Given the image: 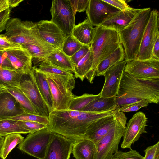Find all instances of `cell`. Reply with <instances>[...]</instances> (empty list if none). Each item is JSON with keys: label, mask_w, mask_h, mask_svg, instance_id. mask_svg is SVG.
I'll use <instances>...</instances> for the list:
<instances>
[{"label": "cell", "mask_w": 159, "mask_h": 159, "mask_svg": "<svg viewBox=\"0 0 159 159\" xmlns=\"http://www.w3.org/2000/svg\"><path fill=\"white\" fill-rule=\"evenodd\" d=\"M22 47L9 41L3 35L0 34V50L4 51L9 49L21 48Z\"/></svg>", "instance_id": "obj_44"}, {"label": "cell", "mask_w": 159, "mask_h": 159, "mask_svg": "<svg viewBox=\"0 0 159 159\" xmlns=\"http://www.w3.org/2000/svg\"><path fill=\"white\" fill-rule=\"evenodd\" d=\"M143 157L135 150L132 149L128 152L118 150L113 155L111 159H143Z\"/></svg>", "instance_id": "obj_39"}, {"label": "cell", "mask_w": 159, "mask_h": 159, "mask_svg": "<svg viewBox=\"0 0 159 159\" xmlns=\"http://www.w3.org/2000/svg\"><path fill=\"white\" fill-rule=\"evenodd\" d=\"M52 134V132L47 128L30 133L17 148L38 159H43Z\"/></svg>", "instance_id": "obj_9"}, {"label": "cell", "mask_w": 159, "mask_h": 159, "mask_svg": "<svg viewBox=\"0 0 159 159\" xmlns=\"http://www.w3.org/2000/svg\"><path fill=\"white\" fill-rule=\"evenodd\" d=\"M95 144L91 140L81 139L74 143L72 153L75 159H96Z\"/></svg>", "instance_id": "obj_22"}, {"label": "cell", "mask_w": 159, "mask_h": 159, "mask_svg": "<svg viewBox=\"0 0 159 159\" xmlns=\"http://www.w3.org/2000/svg\"><path fill=\"white\" fill-rule=\"evenodd\" d=\"M0 68L16 71L11 63L5 56L3 51H0Z\"/></svg>", "instance_id": "obj_46"}, {"label": "cell", "mask_w": 159, "mask_h": 159, "mask_svg": "<svg viewBox=\"0 0 159 159\" xmlns=\"http://www.w3.org/2000/svg\"><path fill=\"white\" fill-rule=\"evenodd\" d=\"M147 119L144 113L139 111L134 114L126 126L123 135L121 148L131 149V145L139 139L141 135L146 133Z\"/></svg>", "instance_id": "obj_13"}, {"label": "cell", "mask_w": 159, "mask_h": 159, "mask_svg": "<svg viewBox=\"0 0 159 159\" xmlns=\"http://www.w3.org/2000/svg\"><path fill=\"white\" fill-rule=\"evenodd\" d=\"M24 139V137L19 133L12 134L5 136L0 151V158L6 159L11 152Z\"/></svg>", "instance_id": "obj_31"}, {"label": "cell", "mask_w": 159, "mask_h": 159, "mask_svg": "<svg viewBox=\"0 0 159 159\" xmlns=\"http://www.w3.org/2000/svg\"><path fill=\"white\" fill-rule=\"evenodd\" d=\"M115 123L96 145V159H111L118 150L126 126L127 118L123 112L116 110Z\"/></svg>", "instance_id": "obj_7"}, {"label": "cell", "mask_w": 159, "mask_h": 159, "mask_svg": "<svg viewBox=\"0 0 159 159\" xmlns=\"http://www.w3.org/2000/svg\"><path fill=\"white\" fill-rule=\"evenodd\" d=\"M159 60V36L155 42L152 51V58Z\"/></svg>", "instance_id": "obj_48"}, {"label": "cell", "mask_w": 159, "mask_h": 159, "mask_svg": "<svg viewBox=\"0 0 159 159\" xmlns=\"http://www.w3.org/2000/svg\"><path fill=\"white\" fill-rule=\"evenodd\" d=\"M159 13L156 10H151L145 27L136 59L146 60L152 58L153 46L159 36Z\"/></svg>", "instance_id": "obj_10"}, {"label": "cell", "mask_w": 159, "mask_h": 159, "mask_svg": "<svg viewBox=\"0 0 159 159\" xmlns=\"http://www.w3.org/2000/svg\"><path fill=\"white\" fill-rule=\"evenodd\" d=\"M73 11L76 12H84L86 11L89 0H69Z\"/></svg>", "instance_id": "obj_43"}, {"label": "cell", "mask_w": 159, "mask_h": 159, "mask_svg": "<svg viewBox=\"0 0 159 159\" xmlns=\"http://www.w3.org/2000/svg\"><path fill=\"white\" fill-rule=\"evenodd\" d=\"M17 121H34L48 125L49 121L48 118L39 115L24 113L18 116L7 119Z\"/></svg>", "instance_id": "obj_37"}, {"label": "cell", "mask_w": 159, "mask_h": 159, "mask_svg": "<svg viewBox=\"0 0 159 159\" xmlns=\"http://www.w3.org/2000/svg\"><path fill=\"white\" fill-rule=\"evenodd\" d=\"M23 0H7L9 7L12 9L18 6Z\"/></svg>", "instance_id": "obj_49"}, {"label": "cell", "mask_w": 159, "mask_h": 159, "mask_svg": "<svg viewBox=\"0 0 159 159\" xmlns=\"http://www.w3.org/2000/svg\"><path fill=\"white\" fill-rule=\"evenodd\" d=\"M148 104L141 102L133 103L120 107L118 111L122 112L136 111L142 107H147Z\"/></svg>", "instance_id": "obj_42"}, {"label": "cell", "mask_w": 159, "mask_h": 159, "mask_svg": "<svg viewBox=\"0 0 159 159\" xmlns=\"http://www.w3.org/2000/svg\"><path fill=\"white\" fill-rule=\"evenodd\" d=\"M16 71L28 74L32 69V58L28 51L23 48H12L3 51Z\"/></svg>", "instance_id": "obj_19"}, {"label": "cell", "mask_w": 159, "mask_h": 159, "mask_svg": "<svg viewBox=\"0 0 159 159\" xmlns=\"http://www.w3.org/2000/svg\"><path fill=\"white\" fill-rule=\"evenodd\" d=\"M100 97V93L97 95L85 93L80 96L75 95L71 101L69 109L82 111L88 105Z\"/></svg>", "instance_id": "obj_34"}, {"label": "cell", "mask_w": 159, "mask_h": 159, "mask_svg": "<svg viewBox=\"0 0 159 159\" xmlns=\"http://www.w3.org/2000/svg\"><path fill=\"white\" fill-rule=\"evenodd\" d=\"M24 113L17 101L11 94L5 90L1 94L0 120L7 119Z\"/></svg>", "instance_id": "obj_21"}, {"label": "cell", "mask_w": 159, "mask_h": 159, "mask_svg": "<svg viewBox=\"0 0 159 159\" xmlns=\"http://www.w3.org/2000/svg\"><path fill=\"white\" fill-rule=\"evenodd\" d=\"M103 1L110 5L119 11L126 9L130 7L125 0H103Z\"/></svg>", "instance_id": "obj_47"}, {"label": "cell", "mask_w": 159, "mask_h": 159, "mask_svg": "<svg viewBox=\"0 0 159 159\" xmlns=\"http://www.w3.org/2000/svg\"><path fill=\"white\" fill-rule=\"evenodd\" d=\"M95 28L88 18L74 27L71 35L83 45L90 46Z\"/></svg>", "instance_id": "obj_25"}, {"label": "cell", "mask_w": 159, "mask_h": 159, "mask_svg": "<svg viewBox=\"0 0 159 159\" xmlns=\"http://www.w3.org/2000/svg\"><path fill=\"white\" fill-rule=\"evenodd\" d=\"M92 63L93 55L90 48L86 55L74 66V77L83 81L90 71Z\"/></svg>", "instance_id": "obj_30"}, {"label": "cell", "mask_w": 159, "mask_h": 159, "mask_svg": "<svg viewBox=\"0 0 159 159\" xmlns=\"http://www.w3.org/2000/svg\"><path fill=\"white\" fill-rule=\"evenodd\" d=\"M151 10L149 7L141 9L126 27L118 31L127 62L137 58Z\"/></svg>", "instance_id": "obj_3"}, {"label": "cell", "mask_w": 159, "mask_h": 159, "mask_svg": "<svg viewBox=\"0 0 159 159\" xmlns=\"http://www.w3.org/2000/svg\"><path fill=\"white\" fill-rule=\"evenodd\" d=\"M0 51H1V50H0Z\"/></svg>", "instance_id": "obj_53"}, {"label": "cell", "mask_w": 159, "mask_h": 159, "mask_svg": "<svg viewBox=\"0 0 159 159\" xmlns=\"http://www.w3.org/2000/svg\"><path fill=\"white\" fill-rule=\"evenodd\" d=\"M127 62L125 59L115 64L105 72L103 75L105 78V82L100 93V96H116Z\"/></svg>", "instance_id": "obj_15"}, {"label": "cell", "mask_w": 159, "mask_h": 159, "mask_svg": "<svg viewBox=\"0 0 159 159\" xmlns=\"http://www.w3.org/2000/svg\"><path fill=\"white\" fill-rule=\"evenodd\" d=\"M90 48V46L83 45L81 48L70 57L74 66H76L87 54Z\"/></svg>", "instance_id": "obj_40"}, {"label": "cell", "mask_w": 159, "mask_h": 159, "mask_svg": "<svg viewBox=\"0 0 159 159\" xmlns=\"http://www.w3.org/2000/svg\"><path fill=\"white\" fill-rule=\"evenodd\" d=\"M86 11L91 23L97 26L120 11L103 0H89Z\"/></svg>", "instance_id": "obj_16"}, {"label": "cell", "mask_w": 159, "mask_h": 159, "mask_svg": "<svg viewBox=\"0 0 159 159\" xmlns=\"http://www.w3.org/2000/svg\"><path fill=\"white\" fill-rule=\"evenodd\" d=\"M21 47L28 51L32 59H37L38 61L45 58L56 49L52 47H46L33 44H26Z\"/></svg>", "instance_id": "obj_33"}, {"label": "cell", "mask_w": 159, "mask_h": 159, "mask_svg": "<svg viewBox=\"0 0 159 159\" xmlns=\"http://www.w3.org/2000/svg\"><path fill=\"white\" fill-rule=\"evenodd\" d=\"M3 35L9 41L21 46L26 44L52 47L41 37L36 22L22 21L17 18L9 19Z\"/></svg>", "instance_id": "obj_5"}, {"label": "cell", "mask_w": 159, "mask_h": 159, "mask_svg": "<svg viewBox=\"0 0 159 159\" xmlns=\"http://www.w3.org/2000/svg\"><path fill=\"white\" fill-rule=\"evenodd\" d=\"M31 71L39 91L50 111H52L53 102L50 87L45 74L39 70L34 66Z\"/></svg>", "instance_id": "obj_24"}, {"label": "cell", "mask_w": 159, "mask_h": 159, "mask_svg": "<svg viewBox=\"0 0 159 159\" xmlns=\"http://www.w3.org/2000/svg\"><path fill=\"white\" fill-rule=\"evenodd\" d=\"M3 88L16 99L25 113L39 115L30 101L18 88L9 86Z\"/></svg>", "instance_id": "obj_28"}, {"label": "cell", "mask_w": 159, "mask_h": 159, "mask_svg": "<svg viewBox=\"0 0 159 159\" xmlns=\"http://www.w3.org/2000/svg\"><path fill=\"white\" fill-rule=\"evenodd\" d=\"M9 8L7 0H0V11Z\"/></svg>", "instance_id": "obj_50"}, {"label": "cell", "mask_w": 159, "mask_h": 159, "mask_svg": "<svg viewBox=\"0 0 159 159\" xmlns=\"http://www.w3.org/2000/svg\"><path fill=\"white\" fill-rule=\"evenodd\" d=\"M29 131L17 124V121L12 120H0V136H5L12 134H26Z\"/></svg>", "instance_id": "obj_32"}, {"label": "cell", "mask_w": 159, "mask_h": 159, "mask_svg": "<svg viewBox=\"0 0 159 159\" xmlns=\"http://www.w3.org/2000/svg\"><path fill=\"white\" fill-rule=\"evenodd\" d=\"M36 23L42 39L55 48L61 50L66 37L61 30L51 21L41 20Z\"/></svg>", "instance_id": "obj_17"}, {"label": "cell", "mask_w": 159, "mask_h": 159, "mask_svg": "<svg viewBox=\"0 0 159 159\" xmlns=\"http://www.w3.org/2000/svg\"><path fill=\"white\" fill-rule=\"evenodd\" d=\"M4 137L0 136V151L3 142L4 141Z\"/></svg>", "instance_id": "obj_51"}, {"label": "cell", "mask_w": 159, "mask_h": 159, "mask_svg": "<svg viewBox=\"0 0 159 159\" xmlns=\"http://www.w3.org/2000/svg\"><path fill=\"white\" fill-rule=\"evenodd\" d=\"M90 48L93 63L90 71L85 78L93 83L99 64L115 51L121 44L118 32L101 25L96 26Z\"/></svg>", "instance_id": "obj_4"}, {"label": "cell", "mask_w": 159, "mask_h": 159, "mask_svg": "<svg viewBox=\"0 0 159 159\" xmlns=\"http://www.w3.org/2000/svg\"><path fill=\"white\" fill-rule=\"evenodd\" d=\"M115 111L101 113L69 109L51 111L47 129L75 142L83 138L93 123L113 114Z\"/></svg>", "instance_id": "obj_1"}, {"label": "cell", "mask_w": 159, "mask_h": 159, "mask_svg": "<svg viewBox=\"0 0 159 159\" xmlns=\"http://www.w3.org/2000/svg\"><path fill=\"white\" fill-rule=\"evenodd\" d=\"M144 152L145 155L143 159H159V142L148 147Z\"/></svg>", "instance_id": "obj_41"}, {"label": "cell", "mask_w": 159, "mask_h": 159, "mask_svg": "<svg viewBox=\"0 0 159 159\" xmlns=\"http://www.w3.org/2000/svg\"><path fill=\"white\" fill-rule=\"evenodd\" d=\"M10 12L9 8L0 11V33L5 30L7 23L10 19Z\"/></svg>", "instance_id": "obj_45"}, {"label": "cell", "mask_w": 159, "mask_h": 159, "mask_svg": "<svg viewBox=\"0 0 159 159\" xmlns=\"http://www.w3.org/2000/svg\"><path fill=\"white\" fill-rule=\"evenodd\" d=\"M140 9L129 7L120 11L105 20L100 25L118 31L126 27Z\"/></svg>", "instance_id": "obj_20"}, {"label": "cell", "mask_w": 159, "mask_h": 159, "mask_svg": "<svg viewBox=\"0 0 159 159\" xmlns=\"http://www.w3.org/2000/svg\"><path fill=\"white\" fill-rule=\"evenodd\" d=\"M23 73L0 68V87L18 88Z\"/></svg>", "instance_id": "obj_29"}, {"label": "cell", "mask_w": 159, "mask_h": 159, "mask_svg": "<svg viewBox=\"0 0 159 159\" xmlns=\"http://www.w3.org/2000/svg\"><path fill=\"white\" fill-rule=\"evenodd\" d=\"M116 97L120 107L139 102L158 104L159 79L148 80L137 79L124 71Z\"/></svg>", "instance_id": "obj_2"}, {"label": "cell", "mask_w": 159, "mask_h": 159, "mask_svg": "<svg viewBox=\"0 0 159 159\" xmlns=\"http://www.w3.org/2000/svg\"><path fill=\"white\" fill-rule=\"evenodd\" d=\"M125 57L124 49L121 44L115 51L99 64L96 70V76L103 75L108 69L124 60Z\"/></svg>", "instance_id": "obj_27"}, {"label": "cell", "mask_w": 159, "mask_h": 159, "mask_svg": "<svg viewBox=\"0 0 159 159\" xmlns=\"http://www.w3.org/2000/svg\"><path fill=\"white\" fill-rule=\"evenodd\" d=\"M50 20L63 32L66 37L71 35L76 14L69 0H53L50 10Z\"/></svg>", "instance_id": "obj_8"}, {"label": "cell", "mask_w": 159, "mask_h": 159, "mask_svg": "<svg viewBox=\"0 0 159 159\" xmlns=\"http://www.w3.org/2000/svg\"><path fill=\"white\" fill-rule=\"evenodd\" d=\"M120 108L116 102V96H100L88 105L82 111L101 113L118 110Z\"/></svg>", "instance_id": "obj_23"}, {"label": "cell", "mask_w": 159, "mask_h": 159, "mask_svg": "<svg viewBox=\"0 0 159 159\" xmlns=\"http://www.w3.org/2000/svg\"><path fill=\"white\" fill-rule=\"evenodd\" d=\"M4 90L3 88L0 87V95Z\"/></svg>", "instance_id": "obj_52"}, {"label": "cell", "mask_w": 159, "mask_h": 159, "mask_svg": "<svg viewBox=\"0 0 159 159\" xmlns=\"http://www.w3.org/2000/svg\"><path fill=\"white\" fill-rule=\"evenodd\" d=\"M18 88L30 101L39 115L49 118L50 111L43 98L31 71L22 75Z\"/></svg>", "instance_id": "obj_11"}, {"label": "cell", "mask_w": 159, "mask_h": 159, "mask_svg": "<svg viewBox=\"0 0 159 159\" xmlns=\"http://www.w3.org/2000/svg\"><path fill=\"white\" fill-rule=\"evenodd\" d=\"M74 141L52 132L43 159H69Z\"/></svg>", "instance_id": "obj_14"}, {"label": "cell", "mask_w": 159, "mask_h": 159, "mask_svg": "<svg viewBox=\"0 0 159 159\" xmlns=\"http://www.w3.org/2000/svg\"><path fill=\"white\" fill-rule=\"evenodd\" d=\"M83 45L71 35L66 37L62 45L61 50L70 57L78 51Z\"/></svg>", "instance_id": "obj_35"}, {"label": "cell", "mask_w": 159, "mask_h": 159, "mask_svg": "<svg viewBox=\"0 0 159 159\" xmlns=\"http://www.w3.org/2000/svg\"><path fill=\"white\" fill-rule=\"evenodd\" d=\"M17 124L29 131L30 133L47 129L48 126V125L44 124L34 121H17Z\"/></svg>", "instance_id": "obj_38"}, {"label": "cell", "mask_w": 159, "mask_h": 159, "mask_svg": "<svg viewBox=\"0 0 159 159\" xmlns=\"http://www.w3.org/2000/svg\"><path fill=\"white\" fill-rule=\"evenodd\" d=\"M48 83L53 102L52 111L69 109L75 95L74 75H60L45 73Z\"/></svg>", "instance_id": "obj_6"}, {"label": "cell", "mask_w": 159, "mask_h": 159, "mask_svg": "<svg viewBox=\"0 0 159 159\" xmlns=\"http://www.w3.org/2000/svg\"><path fill=\"white\" fill-rule=\"evenodd\" d=\"M116 111L113 114L100 118L93 123L88 128L82 139L91 140L96 146L115 123Z\"/></svg>", "instance_id": "obj_18"}, {"label": "cell", "mask_w": 159, "mask_h": 159, "mask_svg": "<svg viewBox=\"0 0 159 159\" xmlns=\"http://www.w3.org/2000/svg\"><path fill=\"white\" fill-rule=\"evenodd\" d=\"M36 67L39 70L45 73L66 76L73 75V72L70 71L58 68L43 61H40L38 67Z\"/></svg>", "instance_id": "obj_36"}, {"label": "cell", "mask_w": 159, "mask_h": 159, "mask_svg": "<svg viewBox=\"0 0 159 159\" xmlns=\"http://www.w3.org/2000/svg\"><path fill=\"white\" fill-rule=\"evenodd\" d=\"M43 61L58 68L70 71L73 73L74 66L70 57L61 50L55 49L45 58L38 62Z\"/></svg>", "instance_id": "obj_26"}, {"label": "cell", "mask_w": 159, "mask_h": 159, "mask_svg": "<svg viewBox=\"0 0 159 159\" xmlns=\"http://www.w3.org/2000/svg\"><path fill=\"white\" fill-rule=\"evenodd\" d=\"M124 71L135 79L143 80L159 79V60H133L127 62Z\"/></svg>", "instance_id": "obj_12"}]
</instances>
